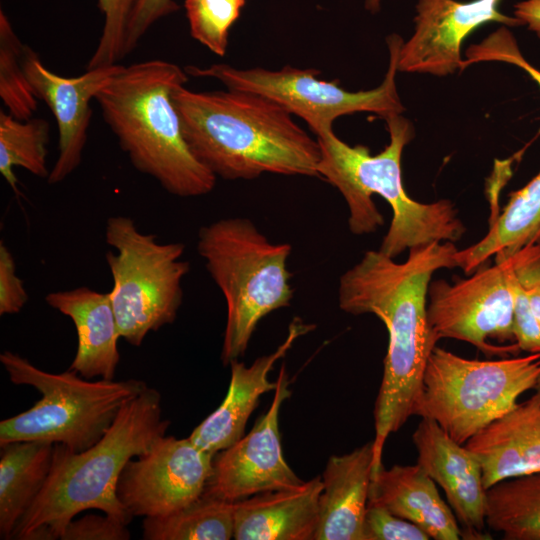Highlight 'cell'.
Instances as JSON below:
<instances>
[{"label":"cell","instance_id":"1","mask_svg":"<svg viewBox=\"0 0 540 540\" xmlns=\"http://www.w3.org/2000/svg\"><path fill=\"white\" fill-rule=\"evenodd\" d=\"M458 250L453 242H431L410 248L402 263L369 250L339 279L340 309L374 314L388 331L374 405L373 473L383 466L387 438L415 413L427 361L439 340L428 320V287L437 270L457 267Z\"/></svg>","mask_w":540,"mask_h":540},{"label":"cell","instance_id":"20","mask_svg":"<svg viewBox=\"0 0 540 540\" xmlns=\"http://www.w3.org/2000/svg\"><path fill=\"white\" fill-rule=\"evenodd\" d=\"M372 475V441L328 459L321 477L319 521L313 540H364Z\"/></svg>","mask_w":540,"mask_h":540},{"label":"cell","instance_id":"27","mask_svg":"<svg viewBox=\"0 0 540 540\" xmlns=\"http://www.w3.org/2000/svg\"><path fill=\"white\" fill-rule=\"evenodd\" d=\"M49 124L42 118L19 120L0 112V173L19 196L15 167H22L40 178H48L47 144Z\"/></svg>","mask_w":540,"mask_h":540},{"label":"cell","instance_id":"32","mask_svg":"<svg viewBox=\"0 0 540 540\" xmlns=\"http://www.w3.org/2000/svg\"><path fill=\"white\" fill-rule=\"evenodd\" d=\"M364 540H428L418 525L392 514L384 507L368 504L363 524Z\"/></svg>","mask_w":540,"mask_h":540},{"label":"cell","instance_id":"26","mask_svg":"<svg viewBox=\"0 0 540 540\" xmlns=\"http://www.w3.org/2000/svg\"><path fill=\"white\" fill-rule=\"evenodd\" d=\"M235 502L202 495L188 506L164 516L145 517L146 540H229L234 535Z\"/></svg>","mask_w":540,"mask_h":540},{"label":"cell","instance_id":"31","mask_svg":"<svg viewBox=\"0 0 540 540\" xmlns=\"http://www.w3.org/2000/svg\"><path fill=\"white\" fill-rule=\"evenodd\" d=\"M479 62H503L525 71L540 88V70L531 65L523 56L513 33L502 26L488 35L480 43L469 46L461 64V71Z\"/></svg>","mask_w":540,"mask_h":540},{"label":"cell","instance_id":"22","mask_svg":"<svg viewBox=\"0 0 540 540\" xmlns=\"http://www.w3.org/2000/svg\"><path fill=\"white\" fill-rule=\"evenodd\" d=\"M368 504L384 507L418 525L431 539L458 540L461 537L452 509L418 463L394 465L389 469L382 466L372 475Z\"/></svg>","mask_w":540,"mask_h":540},{"label":"cell","instance_id":"12","mask_svg":"<svg viewBox=\"0 0 540 540\" xmlns=\"http://www.w3.org/2000/svg\"><path fill=\"white\" fill-rule=\"evenodd\" d=\"M213 458L189 437L163 435L147 452L127 462L117 483V497L133 517L176 512L203 495Z\"/></svg>","mask_w":540,"mask_h":540},{"label":"cell","instance_id":"8","mask_svg":"<svg viewBox=\"0 0 540 540\" xmlns=\"http://www.w3.org/2000/svg\"><path fill=\"white\" fill-rule=\"evenodd\" d=\"M540 378V352L467 359L440 347L429 356L414 415L434 420L455 442L470 438L517 405Z\"/></svg>","mask_w":540,"mask_h":540},{"label":"cell","instance_id":"7","mask_svg":"<svg viewBox=\"0 0 540 540\" xmlns=\"http://www.w3.org/2000/svg\"><path fill=\"white\" fill-rule=\"evenodd\" d=\"M0 362L13 384L32 386L42 395L28 410L0 422V445L44 441L84 451L102 438L122 407L148 387L138 379L91 381L71 369L50 373L7 350Z\"/></svg>","mask_w":540,"mask_h":540},{"label":"cell","instance_id":"33","mask_svg":"<svg viewBox=\"0 0 540 540\" xmlns=\"http://www.w3.org/2000/svg\"><path fill=\"white\" fill-rule=\"evenodd\" d=\"M127 524L105 514H87L72 520L60 536L61 540H128Z\"/></svg>","mask_w":540,"mask_h":540},{"label":"cell","instance_id":"35","mask_svg":"<svg viewBox=\"0 0 540 540\" xmlns=\"http://www.w3.org/2000/svg\"><path fill=\"white\" fill-rule=\"evenodd\" d=\"M23 281L16 274L13 254L0 242V315L19 313L28 301Z\"/></svg>","mask_w":540,"mask_h":540},{"label":"cell","instance_id":"29","mask_svg":"<svg viewBox=\"0 0 540 540\" xmlns=\"http://www.w3.org/2000/svg\"><path fill=\"white\" fill-rule=\"evenodd\" d=\"M246 0H185L192 37L211 52L224 56L229 30Z\"/></svg>","mask_w":540,"mask_h":540},{"label":"cell","instance_id":"38","mask_svg":"<svg viewBox=\"0 0 540 540\" xmlns=\"http://www.w3.org/2000/svg\"><path fill=\"white\" fill-rule=\"evenodd\" d=\"M523 287L526 290L531 310L540 324V285L533 287Z\"/></svg>","mask_w":540,"mask_h":540},{"label":"cell","instance_id":"17","mask_svg":"<svg viewBox=\"0 0 540 540\" xmlns=\"http://www.w3.org/2000/svg\"><path fill=\"white\" fill-rule=\"evenodd\" d=\"M314 328L315 325L295 317L288 327L285 340L274 352L258 357L250 366L238 359L231 361V378L223 402L194 428L189 439L213 455L240 440L260 396L276 389L277 382L269 380L275 363L287 354L300 336Z\"/></svg>","mask_w":540,"mask_h":540},{"label":"cell","instance_id":"25","mask_svg":"<svg viewBox=\"0 0 540 540\" xmlns=\"http://www.w3.org/2000/svg\"><path fill=\"white\" fill-rule=\"evenodd\" d=\"M485 522L504 540H540V472L489 487Z\"/></svg>","mask_w":540,"mask_h":540},{"label":"cell","instance_id":"24","mask_svg":"<svg viewBox=\"0 0 540 540\" xmlns=\"http://www.w3.org/2000/svg\"><path fill=\"white\" fill-rule=\"evenodd\" d=\"M0 447V536L11 539L49 476L54 444L15 441Z\"/></svg>","mask_w":540,"mask_h":540},{"label":"cell","instance_id":"36","mask_svg":"<svg viewBox=\"0 0 540 540\" xmlns=\"http://www.w3.org/2000/svg\"><path fill=\"white\" fill-rule=\"evenodd\" d=\"M178 8L174 0H137L126 33L125 56L136 48L156 21L175 12Z\"/></svg>","mask_w":540,"mask_h":540},{"label":"cell","instance_id":"6","mask_svg":"<svg viewBox=\"0 0 540 540\" xmlns=\"http://www.w3.org/2000/svg\"><path fill=\"white\" fill-rule=\"evenodd\" d=\"M196 248L225 298L221 361L229 365L246 352L265 316L290 305L292 247L271 242L248 218L230 217L201 227Z\"/></svg>","mask_w":540,"mask_h":540},{"label":"cell","instance_id":"37","mask_svg":"<svg viewBox=\"0 0 540 540\" xmlns=\"http://www.w3.org/2000/svg\"><path fill=\"white\" fill-rule=\"evenodd\" d=\"M514 16L540 38V0H522L514 5Z\"/></svg>","mask_w":540,"mask_h":540},{"label":"cell","instance_id":"16","mask_svg":"<svg viewBox=\"0 0 540 540\" xmlns=\"http://www.w3.org/2000/svg\"><path fill=\"white\" fill-rule=\"evenodd\" d=\"M417 463L445 493L464 539H487L486 489L476 454L451 439L432 419L422 417L413 432Z\"/></svg>","mask_w":540,"mask_h":540},{"label":"cell","instance_id":"14","mask_svg":"<svg viewBox=\"0 0 540 540\" xmlns=\"http://www.w3.org/2000/svg\"><path fill=\"white\" fill-rule=\"evenodd\" d=\"M500 2L418 0L414 32L400 48L398 71L443 77L461 70L462 44L474 30L489 22L523 26L499 10Z\"/></svg>","mask_w":540,"mask_h":540},{"label":"cell","instance_id":"21","mask_svg":"<svg viewBox=\"0 0 540 540\" xmlns=\"http://www.w3.org/2000/svg\"><path fill=\"white\" fill-rule=\"evenodd\" d=\"M320 476L301 487L260 493L235 502L236 540H313L319 521Z\"/></svg>","mask_w":540,"mask_h":540},{"label":"cell","instance_id":"11","mask_svg":"<svg viewBox=\"0 0 540 540\" xmlns=\"http://www.w3.org/2000/svg\"><path fill=\"white\" fill-rule=\"evenodd\" d=\"M514 260L480 266L470 278L453 284L443 279L428 287L427 315L439 339L474 345L487 356L520 352L514 336Z\"/></svg>","mask_w":540,"mask_h":540},{"label":"cell","instance_id":"10","mask_svg":"<svg viewBox=\"0 0 540 540\" xmlns=\"http://www.w3.org/2000/svg\"><path fill=\"white\" fill-rule=\"evenodd\" d=\"M403 39L396 34L387 37L389 64L385 77L376 88L351 92L336 81L318 79L320 71L286 65L280 70L260 67L239 69L224 63L207 67L189 65V76L214 78L227 89L248 91L265 96L302 118L317 136L333 130L334 121L356 112H370L385 119L405 110L396 86L399 51Z\"/></svg>","mask_w":540,"mask_h":540},{"label":"cell","instance_id":"34","mask_svg":"<svg viewBox=\"0 0 540 540\" xmlns=\"http://www.w3.org/2000/svg\"><path fill=\"white\" fill-rule=\"evenodd\" d=\"M514 336L520 351L540 352V324L535 318L525 288L514 272Z\"/></svg>","mask_w":540,"mask_h":540},{"label":"cell","instance_id":"28","mask_svg":"<svg viewBox=\"0 0 540 540\" xmlns=\"http://www.w3.org/2000/svg\"><path fill=\"white\" fill-rule=\"evenodd\" d=\"M24 45L3 11L0 12V97L10 114L28 120L37 110L35 96L22 64Z\"/></svg>","mask_w":540,"mask_h":540},{"label":"cell","instance_id":"13","mask_svg":"<svg viewBox=\"0 0 540 540\" xmlns=\"http://www.w3.org/2000/svg\"><path fill=\"white\" fill-rule=\"evenodd\" d=\"M276 382L269 409L251 431L214 455L204 496L236 502L260 493L299 488L306 482L290 468L281 447L279 413L291 395L285 364Z\"/></svg>","mask_w":540,"mask_h":540},{"label":"cell","instance_id":"15","mask_svg":"<svg viewBox=\"0 0 540 540\" xmlns=\"http://www.w3.org/2000/svg\"><path fill=\"white\" fill-rule=\"evenodd\" d=\"M22 64L35 96L45 101L57 122L58 156L47 178L49 184H57L81 163L92 114L90 101L123 66H102L87 69L80 76L64 77L46 68L37 53L26 45Z\"/></svg>","mask_w":540,"mask_h":540},{"label":"cell","instance_id":"2","mask_svg":"<svg viewBox=\"0 0 540 540\" xmlns=\"http://www.w3.org/2000/svg\"><path fill=\"white\" fill-rule=\"evenodd\" d=\"M172 98L189 149L216 177H319L317 138L277 102L248 91H192L185 85Z\"/></svg>","mask_w":540,"mask_h":540},{"label":"cell","instance_id":"9","mask_svg":"<svg viewBox=\"0 0 540 540\" xmlns=\"http://www.w3.org/2000/svg\"><path fill=\"white\" fill-rule=\"evenodd\" d=\"M105 241L114 248L105 259L113 280L108 293L119 333L130 345L140 346L150 332L177 317L184 296L182 282L190 272V262L182 259L185 245L159 243L123 215L107 219Z\"/></svg>","mask_w":540,"mask_h":540},{"label":"cell","instance_id":"39","mask_svg":"<svg viewBox=\"0 0 540 540\" xmlns=\"http://www.w3.org/2000/svg\"><path fill=\"white\" fill-rule=\"evenodd\" d=\"M380 0H366V8L371 12H376L379 10Z\"/></svg>","mask_w":540,"mask_h":540},{"label":"cell","instance_id":"18","mask_svg":"<svg viewBox=\"0 0 540 540\" xmlns=\"http://www.w3.org/2000/svg\"><path fill=\"white\" fill-rule=\"evenodd\" d=\"M478 457L487 490L505 479L540 472V400L534 394L465 444Z\"/></svg>","mask_w":540,"mask_h":540},{"label":"cell","instance_id":"30","mask_svg":"<svg viewBox=\"0 0 540 540\" xmlns=\"http://www.w3.org/2000/svg\"><path fill=\"white\" fill-rule=\"evenodd\" d=\"M136 3L137 0H98L105 21L87 69L118 64L125 57L126 33Z\"/></svg>","mask_w":540,"mask_h":540},{"label":"cell","instance_id":"19","mask_svg":"<svg viewBox=\"0 0 540 540\" xmlns=\"http://www.w3.org/2000/svg\"><path fill=\"white\" fill-rule=\"evenodd\" d=\"M45 302L69 317L77 332V349L69 369L86 379L113 380L119 361L121 338L109 293L81 286L50 292Z\"/></svg>","mask_w":540,"mask_h":540},{"label":"cell","instance_id":"5","mask_svg":"<svg viewBox=\"0 0 540 540\" xmlns=\"http://www.w3.org/2000/svg\"><path fill=\"white\" fill-rule=\"evenodd\" d=\"M188 80L172 62L146 60L123 66L95 96L132 165L183 198L210 193L217 179L189 149L173 102L174 90Z\"/></svg>","mask_w":540,"mask_h":540},{"label":"cell","instance_id":"23","mask_svg":"<svg viewBox=\"0 0 540 540\" xmlns=\"http://www.w3.org/2000/svg\"><path fill=\"white\" fill-rule=\"evenodd\" d=\"M540 243V171L521 189L509 194L501 214L490 223L487 234L477 243L458 250L457 267L471 274L490 257L504 260L524 247Z\"/></svg>","mask_w":540,"mask_h":540},{"label":"cell","instance_id":"40","mask_svg":"<svg viewBox=\"0 0 540 540\" xmlns=\"http://www.w3.org/2000/svg\"><path fill=\"white\" fill-rule=\"evenodd\" d=\"M534 389H535V395L540 400V378L538 379V382Z\"/></svg>","mask_w":540,"mask_h":540},{"label":"cell","instance_id":"3","mask_svg":"<svg viewBox=\"0 0 540 540\" xmlns=\"http://www.w3.org/2000/svg\"><path fill=\"white\" fill-rule=\"evenodd\" d=\"M384 120L389 143L376 155L366 146L348 145L333 130L316 136L321 150L319 177L342 194L350 232L370 234L384 224L372 199L379 195L392 209V220L379 248L387 256L395 259L407 249L431 242L459 241L466 227L452 201L421 203L403 187L401 158L414 137L411 122L401 114Z\"/></svg>","mask_w":540,"mask_h":540},{"label":"cell","instance_id":"4","mask_svg":"<svg viewBox=\"0 0 540 540\" xmlns=\"http://www.w3.org/2000/svg\"><path fill=\"white\" fill-rule=\"evenodd\" d=\"M169 424L162 419L160 393L147 387L122 407L102 438L88 449L73 452L54 444L49 476L13 539H58L77 514L89 509L128 524L133 516L116 493L121 472L129 460L165 435Z\"/></svg>","mask_w":540,"mask_h":540}]
</instances>
